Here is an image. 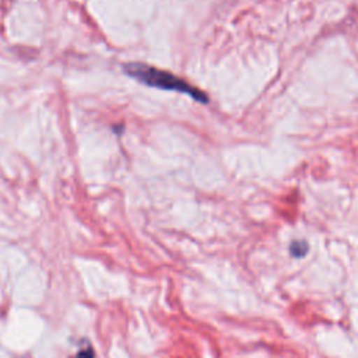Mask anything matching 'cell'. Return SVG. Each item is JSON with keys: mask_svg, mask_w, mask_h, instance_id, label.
<instances>
[{"mask_svg": "<svg viewBox=\"0 0 358 358\" xmlns=\"http://www.w3.org/2000/svg\"><path fill=\"white\" fill-rule=\"evenodd\" d=\"M124 71L134 80H137L148 87L182 92V94H186V95L192 96L193 99L203 102V103H206L208 101L207 95L203 91H200L199 88L193 87L190 83L185 81L183 78H180L169 71L159 70L152 66H147V64H141V63H129L124 66Z\"/></svg>", "mask_w": 358, "mask_h": 358, "instance_id": "1", "label": "cell"}, {"mask_svg": "<svg viewBox=\"0 0 358 358\" xmlns=\"http://www.w3.org/2000/svg\"><path fill=\"white\" fill-rule=\"evenodd\" d=\"M73 358H94V351L90 345H85V347H81Z\"/></svg>", "mask_w": 358, "mask_h": 358, "instance_id": "3", "label": "cell"}, {"mask_svg": "<svg viewBox=\"0 0 358 358\" xmlns=\"http://www.w3.org/2000/svg\"><path fill=\"white\" fill-rule=\"evenodd\" d=\"M308 252V243L305 241H294L289 245V253L294 257H302L305 256Z\"/></svg>", "mask_w": 358, "mask_h": 358, "instance_id": "2", "label": "cell"}]
</instances>
